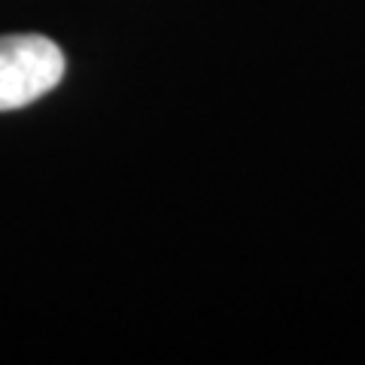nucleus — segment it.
<instances>
[{
    "mask_svg": "<svg viewBox=\"0 0 365 365\" xmlns=\"http://www.w3.org/2000/svg\"><path fill=\"white\" fill-rule=\"evenodd\" d=\"M64 52L43 34L0 37V113L21 110L61 83Z\"/></svg>",
    "mask_w": 365,
    "mask_h": 365,
    "instance_id": "nucleus-1",
    "label": "nucleus"
}]
</instances>
